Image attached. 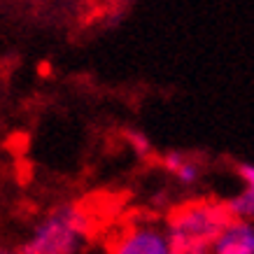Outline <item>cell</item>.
I'll return each mask as SVG.
<instances>
[{
    "instance_id": "obj_7",
    "label": "cell",
    "mask_w": 254,
    "mask_h": 254,
    "mask_svg": "<svg viewBox=\"0 0 254 254\" xmlns=\"http://www.w3.org/2000/svg\"><path fill=\"white\" fill-rule=\"evenodd\" d=\"M126 140H128V145H131V149L135 152L138 156H152V152H154V147H152V140L147 138L142 131H128L126 133Z\"/></svg>"
},
{
    "instance_id": "obj_5",
    "label": "cell",
    "mask_w": 254,
    "mask_h": 254,
    "mask_svg": "<svg viewBox=\"0 0 254 254\" xmlns=\"http://www.w3.org/2000/svg\"><path fill=\"white\" fill-rule=\"evenodd\" d=\"M161 166L185 187L196 185L200 175H203V163L196 156L187 154V152H168V154H163Z\"/></svg>"
},
{
    "instance_id": "obj_3",
    "label": "cell",
    "mask_w": 254,
    "mask_h": 254,
    "mask_svg": "<svg viewBox=\"0 0 254 254\" xmlns=\"http://www.w3.org/2000/svg\"><path fill=\"white\" fill-rule=\"evenodd\" d=\"M168 238L159 226H133L122 233L110 254H168Z\"/></svg>"
},
{
    "instance_id": "obj_4",
    "label": "cell",
    "mask_w": 254,
    "mask_h": 254,
    "mask_svg": "<svg viewBox=\"0 0 254 254\" xmlns=\"http://www.w3.org/2000/svg\"><path fill=\"white\" fill-rule=\"evenodd\" d=\"M210 254H254V226L247 219H233L215 238Z\"/></svg>"
},
{
    "instance_id": "obj_2",
    "label": "cell",
    "mask_w": 254,
    "mask_h": 254,
    "mask_svg": "<svg viewBox=\"0 0 254 254\" xmlns=\"http://www.w3.org/2000/svg\"><path fill=\"white\" fill-rule=\"evenodd\" d=\"M91 231L89 215L75 203H63L47 212L28 240L23 243V254H79L86 236Z\"/></svg>"
},
{
    "instance_id": "obj_1",
    "label": "cell",
    "mask_w": 254,
    "mask_h": 254,
    "mask_svg": "<svg viewBox=\"0 0 254 254\" xmlns=\"http://www.w3.org/2000/svg\"><path fill=\"white\" fill-rule=\"evenodd\" d=\"M233 222L226 200H189L177 205L166 222L168 254H210L222 229Z\"/></svg>"
},
{
    "instance_id": "obj_6",
    "label": "cell",
    "mask_w": 254,
    "mask_h": 254,
    "mask_svg": "<svg viewBox=\"0 0 254 254\" xmlns=\"http://www.w3.org/2000/svg\"><path fill=\"white\" fill-rule=\"evenodd\" d=\"M226 208L231 212L233 219H247L252 222L254 215V187H243V191L238 196H233L231 200H226Z\"/></svg>"
},
{
    "instance_id": "obj_8",
    "label": "cell",
    "mask_w": 254,
    "mask_h": 254,
    "mask_svg": "<svg viewBox=\"0 0 254 254\" xmlns=\"http://www.w3.org/2000/svg\"><path fill=\"white\" fill-rule=\"evenodd\" d=\"M236 173L243 180V187H254V166L250 161L236 163Z\"/></svg>"
},
{
    "instance_id": "obj_9",
    "label": "cell",
    "mask_w": 254,
    "mask_h": 254,
    "mask_svg": "<svg viewBox=\"0 0 254 254\" xmlns=\"http://www.w3.org/2000/svg\"><path fill=\"white\" fill-rule=\"evenodd\" d=\"M0 254H23V252H21V247L16 250V247H2L0 245Z\"/></svg>"
}]
</instances>
